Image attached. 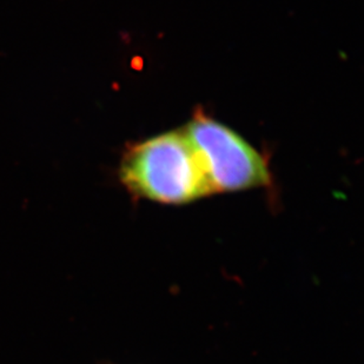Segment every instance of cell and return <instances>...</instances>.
<instances>
[{
    "instance_id": "cell-2",
    "label": "cell",
    "mask_w": 364,
    "mask_h": 364,
    "mask_svg": "<svg viewBox=\"0 0 364 364\" xmlns=\"http://www.w3.org/2000/svg\"><path fill=\"white\" fill-rule=\"evenodd\" d=\"M183 131L200 156L213 193L272 186L269 159L230 127L197 110Z\"/></svg>"
},
{
    "instance_id": "cell-1",
    "label": "cell",
    "mask_w": 364,
    "mask_h": 364,
    "mask_svg": "<svg viewBox=\"0 0 364 364\" xmlns=\"http://www.w3.org/2000/svg\"><path fill=\"white\" fill-rule=\"evenodd\" d=\"M119 181L132 196L181 205L213 195L200 156L183 130L127 144Z\"/></svg>"
}]
</instances>
